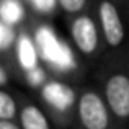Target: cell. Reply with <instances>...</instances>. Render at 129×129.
Instances as JSON below:
<instances>
[{
    "mask_svg": "<svg viewBox=\"0 0 129 129\" xmlns=\"http://www.w3.org/2000/svg\"><path fill=\"white\" fill-rule=\"evenodd\" d=\"M103 93L119 129H129V56H111L98 70Z\"/></svg>",
    "mask_w": 129,
    "mask_h": 129,
    "instance_id": "cell-1",
    "label": "cell"
},
{
    "mask_svg": "<svg viewBox=\"0 0 129 129\" xmlns=\"http://www.w3.org/2000/svg\"><path fill=\"white\" fill-rule=\"evenodd\" d=\"M74 129H119L98 87H82L77 91Z\"/></svg>",
    "mask_w": 129,
    "mask_h": 129,
    "instance_id": "cell-2",
    "label": "cell"
},
{
    "mask_svg": "<svg viewBox=\"0 0 129 129\" xmlns=\"http://www.w3.org/2000/svg\"><path fill=\"white\" fill-rule=\"evenodd\" d=\"M69 33L75 49L88 59H95L100 56L103 49V36L95 12H83L80 15L69 18Z\"/></svg>",
    "mask_w": 129,
    "mask_h": 129,
    "instance_id": "cell-3",
    "label": "cell"
},
{
    "mask_svg": "<svg viewBox=\"0 0 129 129\" xmlns=\"http://www.w3.org/2000/svg\"><path fill=\"white\" fill-rule=\"evenodd\" d=\"M41 96L44 101V110L52 119V123L62 124V127L72 126L77 93H74L64 83L49 80L41 87Z\"/></svg>",
    "mask_w": 129,
    "mask_h": 129,
    "instance_id": "cell-4",
    "label": "cell"
},
{
    "mask_svg": "<svg viewBox=\"0 0 129 129\" xmlns=\"http://www.w3.org/2000/svg\"><path fill=\"white\" fill-rule=\"evenodd\" d=\"M95 15L98 20L103 43L110 51H118L126 39V26L114 0H96Z\"/></svg>",
    "mask_w": 129,
    "mask_h": 129,
    "instance_id": "cell-5",
    "label": "cell"
},
{
    "mask_svg": "<svg viewBox=\"0 0 129 129\" xmlns=\"http://www.w3.org/2000/svg\"><path fill=\"white\" fill-rule=\"evenodd\" d=\"M20 95V118L18 123L23 129H52L51 118L46 113V110L33 101L29 96H25L23 93Z\"/></svg>",
    "mask_w": 129,
    "mask_h": 129,
    "instance_id": "cell-6",
    "label": "cell"
},
{
    "mask_svg": "<svg viewBox=\"0 0 129 129\" xmlns=\"http://www.w3.org/2000/svg\"><path fill=\"white\" fill-rule=\"evenodd\" d=\"M15 57L18 67L21 72H28L39 66V54H38V46L33 38L29 26H20L18 39L15 46Z\"/></svg>",
    "mask_w": 129,
    "mask_h": 129,
    "instance_id": "cell-7",
    "label": "cell"
},
{
    "mask_svg": "<svg viewBox=\"0 0 129 129\" xmlns=\"http://www.w3.org/2000/svg\"><path fill=\"white\" fill-rule=\"evenodd\" d=\"M20 118V95L10 88L0 90V121H15Z\"/></svg>",
    "mask_w": 129,
    "mask_h": 129,
    "instance_id": "cell-8",
    "label": "cell"
},
{
    "mask_svg": "<svg viewBox=\"0 0 129 129\" xmlns=\"http://www.w3.org/2000/svg\"><path fill=\"white\" fill-rule=\"evenodd\" d=\"M25 18V5L21 0H2V21L18 25Z\"/></svg>",
    "mask_w": 129,
    "mask_h": 129,
    "instance_id": "cell-9",
    "label": "cell"
},
{
    "mask_svg": "<svg viewBox=\"0 0 129 129\" xmlns=\"http://www.w3.org/2000/svg\"><path fill=\"white\" fill-rule=\"evenodd\" d=\"M57 7L67 18L90 10V0H57Z\"/></svg>",
    "mask_w": 129,
    "mask_h": 129,
    "instance_id": "cell-10",
    "label": "cell"
},
{
    "mask_svg": "<svg viewBox=\"0 0 129 129\" xmlns=\"http://www.w3.org/2000/svg\"><path fill=\"white\" fill-rule=\"evenodd\" d=\"M33 2H35L36 10L39 12H49L51 7L57 5V0H33Z\"/></svg>",
    "mask_w": 129,
    "mask_h": 129,
    "instance_id": "cell-11",
    "label": "cell"
},
{
    "mask_svg": "<svg viewBox=\"0 0 129 129\" xmlns=\"http://www.w3.org/2000/svg\"><path fill=\"white\" fill-rule=\"evenodd\" d=\"M0 129H23L20 123L15 121H0Z\"/></svg>",
    "mask_w": 129,
    "mask_h": 129,
    "instance_id": "cell-12",
    "label": "cell"
}]
</instances>
